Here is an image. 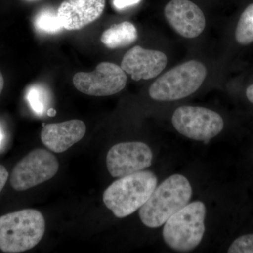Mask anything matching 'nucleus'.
Instances as JSON below:
<instances>
[{
  "mask_svg": "<svg viewBox=\"0 0 253 253\" xmlns=\"http://www.w3.org/2000/svg\"><path fill=\"white\" fill-rule=\"evenodd\" d=\"M192 193V187L185 176L178 174L169 176L156 186L148 201L139 208L141 221L149 228L160 227L189 204Z\"/></svg>",
  "mask_w": 253,
  "mask_h": 253,
  "instance_id": "obj_1",
  "label": "nucleus"
},
{
  "mask_svg": "<svg viewBox=\"0 0 253 253\" xmlns=\"http://www.w3.org/2000/svg\"><path fill=\"white\" fill-rule=\"evenodd\" d=\"M157 183V176L151 171L133 173L113 182L105 190L103 201L116 217H126L148 201Z\"/></svg>",
  "mask_w": 253,
  "mask_h": 253,
  "instance_id": "obj_2",
  "label": "nucleus"
},
{
  "mask_svg": "<svg viewBox=\"0 0 253 253\" xmlns=\"http://www.w3.org/2000/svg\"><path fill=\"white\" fill-rule=\"evenodd\" d=\"M45 233V219L39 211L25 209L0 217V250L6 253L29 251Z\"/></svg>",
  "mask_w": 253,
  "mask_h": 253,
  "instance_id": "obj_3",
  "label": "nucleus"
},
{
  "mask_svg": "<svg viewBox=\"0 0 253 253\" xmlns=\"http://www.w3.org/2000/svg\"><path fill=\"white\" fill-rule=\"evenodd\" d=\"M206 207L201 201L188 204L165 223L163 237L173 251L187 253L196 249L204 238Z\"/></svg>",
  "mask_w": 253,
  "mask_h": 253,
  "instance_id": "obj_4",
  "label": "nucleus"
},
{
  "mask_svg": "<svg viewBox=\"0 0 253 253\" xmlns=\"http://www.w3.org/2000/svg\"><path fill=\"white\" fill-rule=\"evenodd\" d=\"M206 76L207 69L202 63L187 61L158 78L150 86V96L159 101L184 99L199 89Z\"/></svg>",
  "mask_w": 253,
  "mask_h": 253,
  "instance_id": "obj_5",
  "label": "nucleus"
},
{
  "mask_svg": "<svg viewBox=\"0 0 253 253\" xmlns=\"http://www.w3.org/2000/svg\"><path fill=\"white\" fill-rule=\"evenodd\" d=\"M173 126L183 136L194 140L206 141L215 137L224 128V120L212 110L199 106H183L176 109Z\"/></svg>",
  "mask_w": 253,
  "mask_h": 253,
  "instance_id": "obj_6",
  "label": "nucleus"
},
{
  "mask_svg": "<svg viewBox=\"0 0 253 253\" xmlns=\"http://www.w3.org/2000/svg\"><path fill=\"white\" fill-rule=\"evenodd\" d=\"M57 158L49 151H31L16 165L10 176V184L17 191H23L54 177L59 170Z\"/></svg>",
  "mask_w": 253,
  "mask_h": 253,
  "instance_id": "obj_7",
  "label": "nucleus"
},
{
  "mask_svg": "<svg viewBox=\"0 0 253 253\" xmlns=\"http://www.w3.org/2000/svg\"><path fill=\"white\" fill-rule=\"evenodd\" d=\"M126 72L116 63H100L90 73H76L73 78L75 87L83 94L93 96H111L126 87Z\"/></svg>",
  "mask_w": 253,
  "mask_h": 253,
  "instance_id": "obj_8",
  "label": "nucleus"
},
{
  "mask_svg": "<svg viewBox=\"0 0 253 253\" xmlns=\"http://www.w3.org/2000/svg\"><path fill=\"white\" fill-rule=\"evenodd\" d=\"M153 153L147 144L139 141L114 145L106 156V166L113 177H123L143 170L152 164Z\"/></svg>",
  "mask_w": 253,
  "mask_h": 253,
  "instance_id": "obj_9",
  "label": "nucleus"
},
{
  "mask_svg": "<svg viewBox=\"0 0 253 253\" xmlns=\"http://www.w3.org/2000/svg\"><path fill=\"white\" fill-rule=\"evenodd\" d=\"M164 14L171 27L184 38H196L206 27L204 12L189 0H171L166 5Z\"/></svg>",
  "mask_w": 253,
  "mask_h": 253,
  "instance_id": "obj_10",
  "label": "nucleus"
},
{
  "mask_svg": "<svg viewBox=\"0 0 253 253\" xmlns=\"http://www.w3.org/2000/svg\"><path fill=\"white\" fill-rule=\"evenodd\" d=\"M168 57L162 51L134 46L123 56L121 67L133 81L153 79L166 68Z\"/></svg>",
  "mask_w": 253,
  "mask_h": 253,
  "instance_id": "obj_11",
  "label": "nucleus"
},
{
  "mask_svg": "<svg viewBox=\"0 0 253 253\" xmlns=\"http://www.w3.org/2000/svg\"><path fill=\"white\" fill-rule=\"evenodd\" d=\"M106 0H65L57 9L63 28L78 31L94 22L102 15Z\"/></svg>",
  "mask_w": 253,
  "mask_h": 253,
  "instance_id": "obj_12",
  "label": "nucleus"
},
{
  "mask_svg": "<svg viewBox=\"0 0 253 253\" xmlns=\"http://www.w3.org/2000/svg\"><path fill=\"white\" fill-rule=\"evenodd\" d=\"M86 126L80 120L44 125L41 131V140L50 151L64 152L78 141L86 133Z\"/></svg>",
  "mask_w": 253,
  "mask_h": 253,
  "instance_id": "obj_13",
  "label": "nucleus"
},
{
  "mask_svg": "<svg viewBox=\"0 0 253 253\" xmlns=\"http://www.w3.org/2000/svg\"><path fill=\"white\" fill-rule=\"evenodd\" d=\"M136 28L132 23L125 21L115 24L102 33L101 41L109 49H118L130 45L137 39Z\"/></svg>",
  "mask_w": 253,
  "mask_h": 253,
  "instance_id": "obj_14",
  "label": "nucleus"
},
{
  "mask_svg": "<svg viewBox=\"0 0 253 253\" xmlns=\"http://www.w3.org/2000/svg\"><path fill=\"white\" fill-rule=\"evenodd\" d=\"M34 26L37 31L46 34H56L64 29L58 18L57 11L51 9L40 11L35 18Z\"/></svg>",
  "mask_w": 253,
  "mask_h": 253,
  "instance_id": "obj_15",
  "label": "nucleus"
},
{
  "mask_svg": "<svg viewBox=\"0 0 253 253\" xmlns=\"http://www.w3.org/2000/svg\"><path fill=\"white\" fill-rule=\"evenodd\" d=\"M235 36L236 41L241 45L253 42V4H250L241 14Z\"/></svg>",
  "mask_w": 253,
  "mask_h": 253,
  "instance_id": "obj_16",
  "label": "nucleus"
},
{
  "mask_svg": "<svg viewBox=\"0 0 253 253\" xmlns=\"http://www.w3.org/2000/svg\"><path fill=\"white\" fill-rule=\"evenodd\" d=\"M26 98L32 110L36 114L42 116L49 111V96L47 91L40 85H33L28 89Z\"/></svg>",
  "mask_w": 253,
  "mask_h": 253,
  "instance_id": "obj_17",
  "label": "nucleus"
},
{
  "mask_svg": "<svg viewBox=\"0 0 253 253\" xmlns=\"http://www.w3.org/2000/svg\"><path fill=\"white\" fill-rule=\"evenodd\" d=\"M229 253H253V234H246L234 240L228 249Z\"/></svg>",
  "mask_w": 253,
  "mask_h": 253,
  "instance_id": "obj_18",
  "label": "nucleus"
},
{
  "mask_svg": "<svg viewBox=\"0 0 253 253\" xmlns=\"http://www.w3.org/2000/svg\"><path fill=\"white\" fill-rule=\"evenodd\" d=\"M141 0H113V4L114 7L118 10H123L139 4Z\"/></svg>",
  "mask_w": 253,
  "mask_h": 253,
  "instance_id": "obj_19",
  "label": "nucleus"
},
{
  "mask_svg": "<svg viewBox=\"0 0 253 253\" xmlns=\"http://www.w3.org/2000/svg\"><path fill=\"white\" fill-rule=\"evenodd\" d=\"M9 179V172L4 166L0 165V193L4 189L6 181Z\"/></svg>",
  "mask_w": 253,
  "mask_h": 253,
  "instance_id": "obj_20",
  "label": "nucleus"
},
{
  "mask_svg": "<svg viewBox=\"0 0 253 253\" xmlns=\"http://www.w3.org/2000/svg\"><path fill=\"white\" fill-rule=\"evenodd\" d=\"M246 96L248 99L253 104V84L250 85L246 89Z\"/></svg>",
  "mask_w": 253,
  "mask_h": 253,
  "instance_id": "obj_21",
  "label": "nucleus"
},
{
  "mask_svg": "<svg viewBox=\"0 0 253 253\" xmlns=\"http://www.w3.org/2000/svg\"><path fill=\"white\" fill-rule=\"evenodd\" d=\"M4 134L3 132L2 129H1V126H0V149L2 148L3 144H4Z\"/></svg>",
  "mask_w": 253,
  "mask_h": 253,
  "instance_id": "obj_22",
  "label": "nucleus"
},
{
  "mask_svg": "<svg viewBox=\"0 0 253 253\" xmlns=\"http://www.w3.org/2000/svg\"><path fill=\"white\" fill-rule=\"evenodd\" d=\"M4 77H3L2 74H1V71H0V94H1V91L4 89Z\"/></svg>",
  "mask_w": 253,
  "mask_h": 253,
  "instance_id": "obj_23",
  "label": "nucleus"
}]
</instances>
